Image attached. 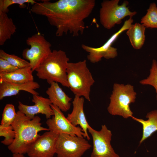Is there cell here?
Here are the masks:
<instances>
[{"label":"cell","mask_w":157,"mask_h":157,"mask_svg":"<svg viewBox=\"0 0 157 157\" xmlns=\"http://www.w3.org/2000/svg\"><path fill=\"white\" fill-rule=\"evenodd\" d=\"M95 4L94 0H43L33 5L31 11L46 17L50 24L56 27V36L69 33L76 37L83 33L84 20L91 13Z\"/></svg>","instance_id":"6da1fadb"},{"label":"cell","mask_w":157,"mask_h":157,"mask_svg":"<svg viewBox=\"0 0 157 157\" xmlns=\"http://www.w3.org/2000/svg\"><path fill=\"white\" fill-rule=\"evenodd\" d=\"M17 113L16 119L12 125L15 138L8 148L13 154H26L28 146L40 135L38 134L39 132L49 130L42 126L39 117L35 116L31 119L19 110Z\"/></svg>","instance_id":"7a4b0ae2"},{"label":"cell","mask_w":157,"mask_h":157,"mask_svg":"<svg viewBox=\"0 0 157 157\" xmlns=\"http://www.w3.org/2000/svg\"><path fill=\"white\" fill-rule=\"evenodd\" d=\"M69 60L65 51L54 50L35 69L36 75L39 79L46 80L50 85L56 82L69 88L67 77Z\"/></svg>","instance_id":"3957f363"},{"label":"cell","mask_w":157,"mask_h":157,"mask_svg":"<svg viewBox=\"0 0 157 157\" xmlns=\"http://www.w3.org/2000/svg\"><path fill=\"white\" fill-rule=\"evenodd\" d=\"M67 77L69 88L75 95L83 97L90 101L91 88L95 81L87 66L86 60L69 62Z\"/></svg>","instance_id":"277c9868"},{"label":"cell","mask_w":157,"mask_h":157,"mask_svg":"<svg viewBox=\"0 0 157 157\" xmlns=\"http://www.w3.org/2000/svg\"><path fill=\"white\" fill-rule=\"evenodd\" d=\"M136 95L133 87L131 85L114 83L107 108L108 113L112 115L122 116L124 118L132 117L133 113L129 106L135 102Z\"/></svg>","instance_id":"5b68a950"},{"label":"cell","mask_w":157,"mask_h":157,"mask_svg":"<svg viewBox=\"0 0 157 157\" xmlns=\"http://www.w3.org/2000/svg\"><path fill=\"white\" fill-rule=\"evenodd\" d=\"M119 0H104L101 3L99 10V19L101 24L105 28L110 29L116 24L121 23L125 17H133L137 13L131 12L127 6L129 2L124 1L121 5L118 3Z\"/></svg>","instance_id":"8992f818"},{"label":"cell","mask_w":157,"mask_h":157,"mask_svg":"<svg viewBox=\"0 0 157 157\" xmlns=\"http://www.w3.org/2000/svg\"><path fill=\"white\" fill-rule=\"evenodd\" d=\"M26 42L30 48L24 49L22 56L24 59L28 61L33 72L51 53V45L44 36L39 33L28 38Z\"/></svg>","instance_id":"52a82bcc"},{"label":"cell","mask_w":157,"mask_h":157,"mask_svg":"<svg viewBox=\"0 0 157 157\" xmlns=\"http://www.w3.org/2000/svg\"><path fill=\"white\" fill-rule=\"evenodd\" d=\"M91 146L84 138L60 133L56 142V154L58 157H81Z\"/></svg>","instance_id":"ba28073f"},{"label":"cell","mask_w":157,"mask_h":157,"mask_svg":"<svg viewBox=\"0 0 157 157\" xmlns=\"http://www.w3.org/2000/svg\"><path fill=\"white\" fill-rule=\"evenodd\" d=\"M133 21L131 17L126 20L120 29L113 35L101 47L95 48L82 44V49L88 53L87 56L88 59L90 62L94 63L101 61L103 58L109 59L116 57L117 55V49L112 47V45L120 34L130 28Z\"/></svg>","instance_id":"9c48e42d"},{"label":"cell","mask_w":157,"mask_h":157,"mask_svg":"<svg viewBox=\"0 0 157 157\" xmlns=\"http://www.w3.org/2000/svg\"><path fill=\"white\" fill-rule=\"evenodd\" d=\"M88 131L93 141V149L90 157H120L115 151L110 143L112 133L105 125L96 131L90 126Z\"/></svg>","instance_id":"30bf717a"},{"label":"cell","mask_w":157,"mask_h":157,"mask_svg":"<svg viewBox=\"0 0 157 157\" xmlns=\"http://www.w3.org/2000/svg\"><path fill=\"white\" fill-rule=\"evenodd\" d=\"M51 106L54 115L51 118L47 119L46 122L49 131L57 134L65 133L86 138L80 127L73 125L57 106L52 104Z\"/></svg>","instance_id":"8fae6325"},{"label":"cell","mask_w":157,"mask_h":157,"mask_svg":"<svg viewBox=\"0 0 157 157\" xmlns=\"http://www.w3.org/2000/svg\"><path fill=\"white\" fill-rule=\"evenodd\" d=\"M58 135L50 131L45 132L28 146L26 154L30 157H53Z\"/></svg>","instance_id":"7c38bea8"},{"label":"cell","mask_w":157,"mask_h":157,"mask_svg":"<svg viewBox=\"0 0 157 157\" xmlns=\"http://www.w3.org/2000/svg\"><path fill=\"white\" fill-rule=\"evenodd\" d=\"M32 101L35 103L32 106L26 105L19 101V110L31 119L35 115L39 113L45 115L47 119L53 115V112L51 106L52 103L49 99L39 95H33Z\"/></svg>","instance_id":"4fadbf2b"},{"label":"cell","mask_w":157,"mask_h":157,"mask_svg":"<svg viewBox=\"0 0 157 157\" xmlns=\"http://www.w3.org/2000/svg\"><path fill=\"white\" fill-rule=\"evenodd\" d=\"M84 97L75 95L72 102L73 109L72 112L68 114L67 117L74 126L79 125L85 133L88 140L90 139L88 131L90 126L88 124L84 113L83 106Z\"/></svg>","instance_id":"5bb4252c"},{"label":"cell","mask_w":157,"mask_h":157,"mask_svg":"<svg viewBox=\"0 0 157 157\" xmlns=\"http://www.w3.org/2000/svg\"><path fill=\"white\" fill-rule=\"evenodd\" d=\"M40 87L39 84L34 81L22 84L0 82V100L5 97L15 95L20 91L27 92L33 95H39L35 90Z\"/></svg>","instance_id":"9a60e30c"},{"label":"cell","mask_w":157,"mask_h":157,"mask_svg":"<svg viewBox=\"0 0 157 157\" xmlns=\"http://www.w3.org/2000/svg\"><path fill=\"white\" fill-rule=\"evenodd\" d=\"M46 92L52 104L62 111L66 112L70 108L72 99L63 90L58 83L53 82Z\"/></svg>","instance_id":"2e32d148"},{"label":"cell","mask_w":157,"mask_h":157,"mask_svg":"<svg viewBox=\"0 0 157 157\" xmlns=\"http://www.w3.org/2000/svg\"><path fill=\"white\" fill-rule=\"evenodd\" d=\"M33 71L30 67L19 69L10 73L0 74V82L22 84L34 81Z\"/></svg>","instance_id":"e0dca14e"},{"label":"cell","mask_w":157,"mask_h":157,"mask_svg":"<svg viewBox=\"0 0 157 157\" xmlns=\"http://www.w3.org/2000/svg\"><path fill=\"white\" fill-rule=\"evenodd\" d=\"M147 120L139 119L132 116L133 119L139 122L142 126V135L140 144L157 131V110L148 113L146 116Z\"/></svg>","instance_id":"ac0fdd59"},{"label":"cell","mask_w":157,"mask_h":157,"mask_svg":"<svg viewBox=\"0 0 157 157\" xmlns=\"http://www.w3.org/2000/svg\"><path fill=\"white\" fill-rule=\"evenodd\" d=\"M17 28L11 18L7 13L0 11V45H3L16 32Z\"/></svg>","instance_id":"d6986e66"},{"label":"cell","mask_w":157,"mask_h":157,"mask_svg":"<svg viewBox=\"0 0 157 157\" xmlns=\"http://www.w3.org/2000/svg\"><path fill=\"white\" fill-rule=\"evenodd\" d=\"M145 28L142 24L136 23L132 24L127 31L126 34L134 49H140L143 46L145 39Z\"/></svg>","instance_id":"ffe728a7"},{"label":"cell","mask_w":157,"mask_h":157,"mask_svg":"<svg viewBox=\"0 0 157 157\" xmlns=\"http://www.w3.org/2000/svg\"><path fill=\"white\" fill-rule=\"evenodd\" d=\"M140 22L145 28H157V6L155 3H150L146 14L141 18Z\"/></svg>","instance_id":"44dd1931"},{"label":"cell","mask_w":157,"mask_h":157,"mask_svg":"<svg viewBox=\"0 0 157 157\" xmlns=\"http://www.w3.org/2000/svg\"><path fill=\"white\" fill-rule=\"evenodd\" d=\"M0 58L7 60L13 66L21 69L30 67L28 61L14 54H10L0 50Z\"/></svg>","instance_id":"7402d4cb"},{"label":"cell","mask_w":157,"mask_h":157,"mask_svg":"<svg viewBox=\"0 0 157 157\" xmlns=\"http://www.w3.org/2000/svg\"><path fill=\"white\" fill-rule=\"evenodd\" d=\"M17 116V112L14 105L12 104H7L3 111L1 125L5 127L12 125Z\"/></svg>","instance_id":"603a6c76"},{"label":"cell","mask_w":157,"mask_h":157,"mask_svg":"<svg viewBox=\"0 0 157 157\" xmlns=\"http://www.w3.org/2000/svg\"><path fill=\"white\" fill-rule=\"evenodd\" d=\"M149 76L146 78L140 81V83L143 85H149L155 89L157 100V62L154 59L152 61Z\"/></svg>","instance_id":"cb8c5ba5"},{"label":"cell","mask_w":157,"mask_h":157,"mask_svg":"<svg viewBox=\"0 0 157 157\" xmlns=\"http://www.w3.org/2000/svg\"><path fill=\"white\" fill-rule=\"evenodd\" d=\"M0 136L5 138L1 142L2 143L8 146L11 144L13 142L15 137V132L12 125L5 127L0 125Z\"/></svg>","instance_id":"d4e9b609"},{"label":"cell","mask_w":157,"mask_h":157,"mask_svg":"<svg viewBox=\"0 0 157 157\" xmlns=\"http://www.w3.org/2000/svg\"><path fill=\"white\" fill-rule=\"evenodd\" d=\"M36 2L33 0H0V11L7 13L9 11L8 8L13 4H18L24 7L25 3H31L33 5Z\"/></svg>","instance_id":"484cf974"},{"label":"cell","mask_w":157,"mask_h":157,"mask_svg":"<svg viewBox=\"0 0 157 157\" xmlns=\"http://www.w3.org/2000/svg\"><path fill=\"white\" fill-rule=\"evenodd\" d=\"M18 69L7 60L0 58V74L11 73Z\"/></svg>","instance_id":"4316f807"},{"label":"cell","mask_w":157,"mask_h":157,"mask_svg":"<svg viewBox=\"0 0 157 157\" xmlns=\"http://www.w3.org/2000/svg\"><path fill=\"white\" fill-rule=\"evenodd\" d=\"M13 157H25L23 154H13Z\"/></svg>","instance_id":"83f0119b"},{"label":"cell","mask_w":157,"mask_h":157,"mask_svg":"<svg viewBox=\"0 0 157 157\" xmlns=\"http://www.w3.org/2000/svg\"></svg>","instance_id":"f1b7e54d"}]
</instances>
